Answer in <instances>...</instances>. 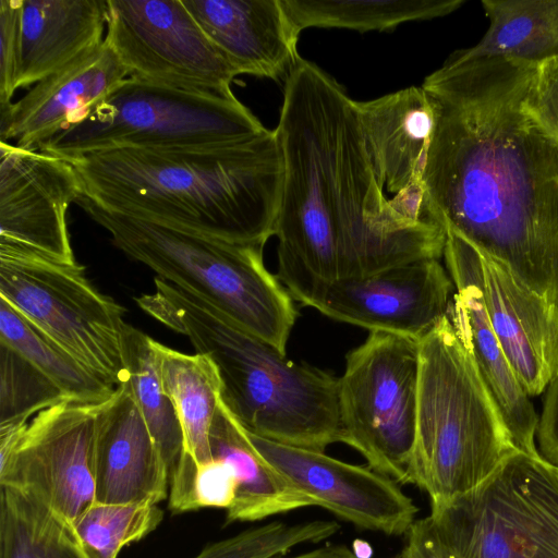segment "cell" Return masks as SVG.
I'll use <instances>...</instances> for the list:
<instances>
[{
  "instance_id": "obj_1",
  "label": "cell",
  "mask_w": 558,
  "mask_h": 558,
  "mask_svg": "<svg viewBox=\"0 0 558 558\" xmlns=\"http://www.w3.org/2000/svg\"><path fill=\"white\" fill-rule=\"evenodd\" d=\"M536 66L457 51L426 76L434 124L423 186L434 222L558 313V136L527 104Z\"/></svg>"
},
{
  "instance_id": "obj_2",
  "label": "cell",
  "mask_w": 558,
  "mask_h": 558,
  "mask_svg": "<svg viewBox=\"0 0 558 558\" xmlns=\"http://www.w3.org/2000/svg\"><path fill=\"white\" fill-rule=\"evenodd\" d=\"M275 132L278 260L333 281L444 256L446 231L398 210L374 172L355 100L316 64L301 58L286 77Z\"/></svg>"
},
{
  "instance_id": "obj_3",
  "label": "cell",
  "mask_w": 558,
  "mask_h": 558,
  "mask_svg": "<svg viewBox=\"0 0 558 558\" xmlns=\"http://www.w3.org/2000/svg\"><path fill=\"white\" fill-rule=\"evenodd\" d=\"M68 160L83 195L110 210L232 243L265 246L274 235L283 175L275 130L229 145Z\"/></svg>"
},
{
  "instance_id": "obj_4",
  "label": "cell",
  "mask_w": 558,
  "mask_h": 558,
  "mask_svg": "<svg viewBox=\"0 0 558 558\" xmlns=\"http://www.w3.org/2000/svg\"><path fill=\"white\" fill-rule=\"evenodd\" d=\"M135 301L213 362L220 403L243 428L316 451L341 442L339 378L288 360L204 299L158 277L154 291Z\"/></svg>"
},
{
  "instance_id": "obj_5",
  "label": "cell",
  "mask_w": 558,
  "mask_h": 558,
  "mask_svg": "<svg viewBox=\"0 0 558 558\" xmlns=\"http://www.w3.org/2000/svg\"><path fill=\"white\" fill-rule=\"evenodd\" d=\"M517 450L472 354L446 314L420 340L409 484L428 495L430 510L437 509L477 487Z\"/></svg>"
},
{
  "instance_id": "obj_6",
  "label": "cell",
  "mask_w": 558,
  "mask_h": 558,
  "mask_svg": "<svg viewBox=\"0 0 558 558\" xmlns=\"http://www.w3.org/2000/svg\"><path fill=\"white\" fill-rule=\"evenodd\" d=\"M76 204L130 258L189 291L286 354L298 312L265 266L262 245L240 244L105 208L82 195Z\"/></svg>"
},
{
  "instance_id": "obj_7",
  "label": "cell",
  "mask_w": 558,
  "mask_h": 558,
  "mask_svg": "<svg viewBox=\"0 0 558 558\" xmlns=\"http://www.w3.org/2000/svg\"><path fill=\"white\" fill-rule=\"evenodd\" d=\"M266 129L233 93L128 77L37 150L65 159L116 149H186L234 144Z\"/></svg>"
},
{
  "instance_id": "obj_8",
  "label": "cell",
  "mask_w": 558,
  "mask_h": 558,
  "mask_svg": "<svg viewBox=\"0 0 558 558\" xmlns=\"http://www.w3.org/2000/svg\"><path fill=\"white\" fill-rule=\"evenodd\" d=\"M428 518L460 558H558V468L518 449Z\"/></svg>"
},
{
  "instance_id": "obj_9",
  "label": "cell",
  "mask_w": 558,
  "mask_h": 558,
  "mask_svg": "<svg viewBox=\"0 0 558 558\" xmlns=\"http://www.w3.org/2000/svg\"><path fill=\"white\" fill-rule=\"evenodd\" d=\"M420 341L372 331L339 377L341 442L372 470L409 484L416 433Z\"/></svg>"
},
{
  "instance_id": "obj_10",
  "label": "cell",
  "mask_w": 558,
  "mask_h": 558,
  "mask_svg": "<svg viewBox=\"0 0 558 558\" xmlns=\"http://www.w3.org/2000/svg\"><path fill=\"white\" fill-rule=\"evenodd\" d=\"M0 299L102 380L126 379L125 311L77 263L0 258Z\"/></svg>"
},
{
  "instance_id": "obj_11",
  "label": "cell",
  "mask_w": 558,
  "mask_h": 558,
  "mask_svg": "<svg viewBox=\"0 0 558 558\" xmlns=\"http://www.w3.org/2000/svg\"><path fill=\"white\" fill-rule=\"evenodd\" d=\"M276 276L294 301L333 320L418 341L447 314L453 289L439 258L333 281L278 260Z\"/></svg>"
},
{
  "instance_id": "obj_12",
  "label": "cell",
  "mask_w": 558,
  "mask_h": 558,
  "mask_svg": "<svg viewBox=\"0 0 558 558\" xmlns=\"http://www.w3.org/2000/svg\"><path fill=\"white\" fill-rule=\"evenodd\" d=\"M105 40L129 77L230 94L236 73L182 0H107Z\"/></svg>"
},
{
  "instance_id": "obj_13",
  "label": "cell",
  "mask_w": 558,
  "mask_h": 558,
  "mask_svg": "<svg viewBox=\"0 0 558 558\" xmlns=\"http://www.w3.org/2000/svg\"><path fill=\"white\" fill-rule=\"evenodd\" d=\"M444 257L452 282L478 293L489 325L527 396L558 376V313L499 260L446 231Z\"/></svg>"
},
{
  "instance_id": "obj_14",
  "label": "cell",
  "mask_w": 558,
  "mask_h": 558,
  "mask_svg": "<svg viewBox=\"0 0 558 558\" xmlns=\"http://www.w3.org/2000/svg\"><path fill=\"white\" fill-rule=\"evenodd\" d=\"M100 404L63 400L37 413L0 462V485L31 493L72 524L96 502L95 437Z\"/></svg>"
},
{
  "instance_id": "obj_15",
  "label": "cell",
  "mask_w": 558,
  "mask_h": 558,
  "mask_svg": "<svg viewBox=\"0 0 558 558\" xmlns=\"http://www.w3.org/2000/svg\"><path fill=\"white\" fill-rule=\"evenodd\" d=\"M83 193L68 159L0 142V258L76 264L66 211Z\"/></svg>"
},
{
  "instance_id": "obj_16",
  "label": "cell",
  "mask_w": 558,
  "mask_h": 558,
  "mask_svg": "<svg viewBox=\"0 0 558 558\" xmlns=\"http://www.w3.org/2000/svg\"><path fill=\"white\" fill-rule=\"evenodd\" d=\"M236 424L255 452L315 500L317 507L356 527L389 536L405 535L415 522L417 506L392 478L324 451L260 437Z\"/></svg>"
},
{
  "instance_id": "obj_17",
  "label": "cell",
  "mask_w": 558,
  "mask_h": 558,
  "mask_svg": "<svg viewBox=\"0 0 558 558\" xmlns=\"http://www.w3.org/2000/svg\"><path fill=\"white\" fill-rule=\"evenodd\" d=\"M374 172L398 210L412 220H430L423 170L434 124L433 104L421 86L355 101Z\"/></svg>"
},
{
  "instance_id": "obj_18",
  "label": "cell",
  "mask_w": 558,
  "mask_h": 558,
  "mask_svg": "<svg viewBox=\"0 0 558 558\" xmlns=\"http://www.w3.org/2000/svg\"><path fill=\"white\" fill-rule=\"evenodd\" d=\"M128 72L106 40L0 107V142L37 150L106 98Z\"/></svg>"
},
{
  "instance_id": "obj_19",
  "label": "cell",
  "mask_w": 558,
  "mask_h": 558,
  "mask_svg": "<svg viewBox=\"0 0 558 558\" xmlns=\"http://www.w3.org/2000/svg\"><path fill=\"white\" fill-rule=\"evenodd\" d=\"M169 485L167 466L125 379L97 413L96 501L157 505Z\"/></svg>"
},
{
  "instance_id": "obj_20",
  "label": "cell",
  "mask_w": 558,
  "mask_h": 558,
  "mask_svg": "<svg viewBox=\"0 0 558 558\" xmlns=\"http://www.w3.org/2000/svg\"><path fill=\"white\" fill-rule=\"evenodd\" d=\"M182 2L236 75L287 77L301 59L300 32L281 0Z\"/></svg>"
},
{
  "instance_id": "obj_21",
  "label": "cell",
  "mask_w": 558,
  "mask_h": 558,
  "mask_svg": "<svg viewBox=\"0 0 558 558\" xmlns=\"http://www.w3.org/2000/svg\"><path fill=\"white\" fill-rule=\"evenodd\" d=\"M107 15V0H22L16 89L100 46Z\"/></svg>"
},
{
  "instance_id": "obj_22",
  "label": "cell",
  "mask_w": 558,
  "mask_h": 558,
  "mask_svg": "<svg viewBox=\"0 0 558 558\" xmlns=\"http://www.w3.org/2000/svg\"><path fill=\"white\" fill-rule=\"evenodd\" d=\"M453 286L456 293L447 311L450 322L472 354L517 448L539 454L534 440L539 418L489 325L477 291L465 282Z\"/></svg>"
},
{
  "instance_id": "obj_23",
  "label": "cell",
  "mask_w": 558,
  "mask_h": 558,
  "mask_svg": "<svg viewBox=\"0 0 558 558\" xmlns=\"http://www.w3.org/2000/svg\"><path fill=\"white\" fill-rule=\"evenodd\" d=\"M209 442L213 458L228 463L238 482L233 504L227 509V524L260 521L296 509L317 507L315 500L255 452L220 400Z\"/></svg>"
},
{
  "instance_id": "obj_24",
  "label": "cell",
  "mask_w": 558,
  "mask_h": 558,
  "mask_svg": "<svg viewBox=\"0 0 558 558\" xmlns=\"http://www.w3.org/2000/svg\"><path fill=\"white\" fill-rule=\"evenodd\" d=\"M161 380L180 421L184 452L197 465L213 460L209 434L220 400V381L204 354H186L153 340Z\"/></svg>"
},
{
  "instance_id": "obj_25",
  "label": "cell",
  "mask_w": 558,
  "mask_h": 558,
  "mask_svg": "<svg viewBox=\"0 0 558 558\" xmlns=\"http://www.w3.org/2000/svg\"><path fill=\"white\" fill-rule=\"evenodd\" d=\"M489 26L466 58L508 57L539 64L558 58V0H483Z\"/></svg>"
},
{
  "instance_id": "obj_26",
  "label": "cell",
  "mask_w": 558,
  "mask_h": 558,
  "mask_svg": "<svg viewBox=\"0 0 558 558\" xmlns=\"http://www.w3.org/2000/svg\"><path fill=\"white\" fill-rule=\"evenodd\" d=\"M0 558H88L72 525L31 493L0 485Z\"/></svg>"
},
{
  "instance_id": "obj_27",
  "label": "cell",
  "mask_w": 558,
  "mask_h": 558,
  "mask_svg": "<svg viewBox=\"0 0 558 558\" xmlns=\"http://www.w3.org/2000/svg\"><path fill=\"white\" fill-rule=\"evenodd\" d=\"M301 33L308 27L389 31L398 25L445 16L463 0H281Z\"/></svg>"
},
{
  "instance_id": "obj_28",
  "label": "cell",
  "mask_w": 558,
  "mask_h": 558,
  "mask_svg": "<svg viewBox=\"0 0 558 558\" xmlns=\"http://www.w3.org/2000/svg\"><path fill=\"white\" fill-rule=\"evenodd\" d=\"M0 341L45 374L68 400L98 404L107 401L116 390L2 299Z\"/></svg>"
},
{
  "instance_id": "obj_29",
  "label": "cell",
  "mask_w": 558,
  "mask_h": 558,
  "mask_svg": "<svg viewBox=\"0 0 558 558\" xmlns=\"http://www.w3.org/2000/svg\"><path fill=\"white\" fill-rule=\"evenodd\" d=\"M153 340L140 329L125 324L123 345L126 380L170 480L184 453V440L175 409L161 380Z\"/></svg>"
},
{
  "instance_id": "obj_30",
  "label": "cell",
  "mask_w": 558,
  "mask_h": 558,
  "mask_svg": "<svg viewBox=\"0 0 558 558\" xmlns=\"http://www.w3.org/2000/svg\"><path fill=\"white\" fill-rule=\"evenodd\" d=\"M154 504L94 502L71 525L88 558H117L123 546L137 542L162 521Z\"/></svg>"
},
{
  "instance_id": "obj_31",
  "label": "cell",
  "mask_w": 558,
  "mask_h": 558,
  "mask_svg": "<svg viewBox=\"0 0 558 558\" xmlns=\"http://www.w3.org/2000/svg\"><path fill=\"white\" fill-rule=\"evenodd\" d=\"M63 400L68 399L45 374L0 341V426L26 425Z\"/></svg>"
},
{
  "instance_id": "obj_32",
  "label": "cell",
  "mask_w": 558,
  "mask_h": 558,
  "mask_svg": "<svg viewBox=\"0 0 558 558\" xmlns=\"http://www.w3.org/2000/svg\"><path fill=\"white\" fill-rule=\"evenodd\" d=\"M339 530L336 521L328 520L295 524L272 521L207 545L194 558H276L294 546L327 539Z\"/></svg>"
},
{
  "instance_id": "obj_33",
  "label": "cell",
  "mask_w": 558,
  "mask_h": 558,
  "mask_svg": "<svg viewBox=\"0 0 558 558\" xmlns=\"http://www.w3.org/2000/svg\"><path fill=\"white\" fill-rule=\"evenodd\" d=\"M238 482L231 466L222 460L199 464L194 472L182 512L199 508L228 509L234 500Z\"/></svg>"
},
{
  "instance_id": "obj_34",
  "label": "cell",
  "mask_w": 558,
  "mask_h": 558,
  "mask_svg": "<svg viewBox=\"0 0 558 558\" xmlns=\"http://www.w3.org/2000/svg\"><path fill=\"white\" fill-rule=\"evenodd\" d=\"M22 0H0V107L12 104L20 60Z\"/></svg>"
},
{
  "instance_id": "obj_35",
  "label": "cell",
  "mask_w": 558,
  "mask_h": 558,
  "mask_svg": "<svg viewBox=\"0 0 558 558\" xmlns=\"http://www.w3.org/2000/svg\"><path fill=\"white\" fill-rule=\"evenodd\" d=\"M527 104L535 116L558 136V58L537 64Z\"/></svg>"
},
{
  "instance_id": "obj_36",
  "label": "cell",
  "mask_w": 558,
  "mask_h": 558,
  "mask_svg": "<svg viewBox=\"0 0 558 558\" xmlns=\"http://www.w3.org/2000/svg\"><path fill=\"white\" fill-rule=\"evenodd\" d=\"M400 558H460L445 546L428 517L416 519L405 534Z\"/></svg>"
},
{
  "instance_id": "obj_37",
  "label": "cell",
  "mask_w": 558,
  "mask_h": 558,
  "mask_svg": "<svg viewBox=\"0 0 558 558\" xmlns=\"http://www.w3.org/2000/svg\"><path fill=\"white\" fill-rule=\"evenodd\" d=\"M536 435L541 457L558 468V376L547 387Z\"/></svg>"
},
{
  "instance_id": "obj_38",
  "label": "cell",
  "mask_w": 558,
  "mask_h": 558,
  "mask_svg": "<svg viewBox=\"0 0 558 558\" xmlns=\"http://www.w3.org/2000/svg\"><path fill=\"white\" fill-rule=\"evenodd\" d=\"M286 558V557H276ZM289 558H360L345 545H326ZM391 558H400L391 557Z\"/></svg>"
},
{
  "instance_id": "obj_39",
  "label": "cell",
  "mask_w": 558,
  "mask_h": 558,
  "mask_svg": "<svg viewBox=\"0 0 558 558\" xmlns=\"http://www.w3.org/2000/svg\"><path fill=\"white\" fill-rule=\"evenodd\" d=\"M353 551L360 558H371L372 548L371 546L361 539H356L353 544Z\"/></svg>"
}]
</instances>
